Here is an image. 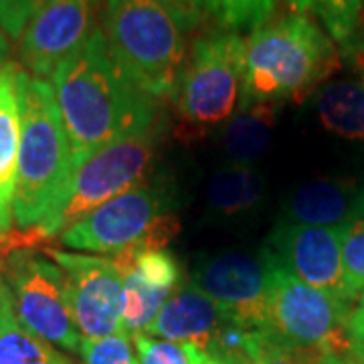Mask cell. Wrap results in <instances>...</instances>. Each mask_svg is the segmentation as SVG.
Masks as SVG:
<instances>
[{
    "mask_svg": "<svg viewBox=\"0 0 364 364\" xmlns=\"http://www.w3.org/2000/svg\"><path fill=\"white\" fill-rule=\"evenodd\" d=\"M49 79L75 168L100 148L160 119L158 100L119 67L100 26Z\"/></svg>",
    "mask_w": 364,
    "mask_h": 364,
    "instance_id": "cell-1",
    "label": "cell"
},
{
    "mask_svg": "<svg viewBox=\"0 0 364 364\" xmlns=\"http://www.w3.org/2000/svg\"><path fill=\"white\" fill-rule=\"evenodd\" d=\"M16 87L21 148L14 188V225L18 233L26 235L59 210L75 164L51 83L18 69Z\"/></svg>",
    "mask_w": 364,
    "mask_h": 364,
    "instance_id": "cell-2",
    "label": "cell"
},
{
    "mask_svg": "<svg viewBox=\"0 0 364 364\" xmlns=\"http://www.w3.org/2000/svg\"><path fill=\"white\" fill-rule=\"evenodd\" d=\"M338 65V49L318 21L289 14L245 39V73L239 109L301 97Z\"/></svg>",
    "mask_w": 364,
    "mask_h": 364,
    "instance_id": "cell-3",
    "label": "cell"
},
{
    "mask_svg": "<svg viewBox=\"0 0 364 364\" xmlns=\"http://www.w3.org/2000/svg\"><path fill=\"white\" fill-rule=\"evenodd\" d=\"M100 28L136 85L154 100L172 95L191 25L170 0H104Z\"/></svg>",
    "mask_w": 364,
    "mask_h": 364,
    "instance_id": "cell-4",
    "label": "cell"
},
{
    "mask_svg": "<svg viewBox=\"0 0 364 364\" xmlns=\"http://www.w3.org/2000/svg\"><path fill=\"white\" fill-rule=\"evenodd\" d=\"M172 203L174 191L166 182H144L73 223L59 241L75 253L114 257L164 249L181 231Z\"/></svg>",
    "mask_w": 364,
    "mask_h": 364,
    "instance_id": "cell-5",
    "label": "cell"
},
{
    "mask_svg": "<svg viewBox=\"0 0 364 364\" xmlns=\"http://www.w3.org/2000/svg\"><path fill=\"white\" fill-rule=\"evenodd\" d=\"M160 138L162 122L158 119L150 128L130 134L93 152L73 172L59 210L35 231L14 237V243L26 249L25 245L61 235L91 210L144 184V178L156 162Z\"/></svg>",
    "mask_w": 364,
    "mask_h": 364,
    "instance_id": "cell-6",
    "label": "cell"
},
{
    "mask_svg": "<svg viewBox=\"0 0 364 364\" xmlns=\"http://www.w3.org/2000/svg\"><path fill=\"white\" fill-rule=\"evenodd\" d=\"M245 39L215 31L193 43L172 91L174 107L188 132H200L233 117L241 102Z\"/></svg>",
    "mask_w": 364,
    "mask_h": 364,
    "instance_id": "cell-7",
    "label": "cell"
},
{
    "mask_svg": "<svg viewBox=\"0 0 364 364\" xmlns=\"http://www.w3.org/2000/svg\"><path fill=\"white\" fill-rule=\"evenodd\" d=\"M267 332L291 346L320 354H350L352 310L308 286L267 247Z\"/></svg>",
    "mask_w": 364,
    "mask_h": 364,
    "instance_id": "cell-8",
    "label": "cell"
},
{
    "mask_svg": "<svg viewBox=\"0 0 364 364\" xmlns=\"http://www.w3.org/2000/svg\"><path fill=\"white\" fill-rule=\"evenodd\" d=\"M14 316L28 332L53 346L79 354V334L67 291L63 269L53 259L28 249L11 251L0 273Z\"/></svg>",
    "mask_w": 364,
    "mask_h": 364,
    "instance_id": "cell-9",
    "label": "cell"
},
{
    "mask_svg": "<svg viewBox=\"0 0 364 364\" xmlns=\"http://www.w3.org/2000/svg\"><path fill=\"white\" fill-rule=\"evenodd\" d=\"M49 253L65 273L69 304L81 338H105L119 332L124 316V273L119 263L61 249Z\"/></svg>",
    "mask_w": 364,
    "mask_h": 364,
    "instance_id": "cell-10",
    "label": "cell"
},
{
    "mask_svg": "<svg viewBox=\"0 0 364 364\" xmlns=\"http://www.w3.org/2000/svg\"><path fill=\"white\" fill-rule=\"evenodd\" d=\"M104 0H47L18 41V61L33 77L47 79L97 31Z\"/></svg>",
    "mask_w": 364,
    "mask_h": 364,
    "instance_id": "cell-11",
    "label": "cell"
},
{
    "mask_svg": "<svg viewBox=\"0 0 364 364\" xmlns=\"http://www.w3.org/2000/svg\"><path fill=\"white\" fill-rule=\"evenodd\" d=\"M217 306L249 330H267V257L225 251L196 263L191 279Z\"/></svg>",
    "mask_w": 364,
    "mask_h": 364,
    "instance_id": "cell-12",
    "label": "cell"
},
{
    "mask_svg": "<svg viewBox=\"0 0 364 364\" xmlns=\"http://www.w3.org/2000/svg\"><path fill=\"white\" fill-rule=\"evenodd\" d=\"M342 241L344 227H308L282 221L269 235L267 249L304 284L354 310L342 263Z\"/></svg>",
    "mask_w": 364,
    "mask_h": 364,
    "instance_id": "cell-13",
    "label": "cell"
},
{
    "mask_svg": "<svg viewBox=\"0 0 364 364\" xmlns=\"http://www.w3.org/2000/svg\"><path fill=\"white\" fill-rule=\"evenodd\" d=\"M124 273L122 330L146 334L160 310L181 289V263L166 249H146L117 255Z\"/></svg>",
    "mask_w": 364,
    "mask_h": 364,
    "instance_id": "cell-14",
    "label": "cell"
},
{
    "mask_svg": "<svg viewBox=\"0 0 364 364\" xmlns=\"http://www.w3.org/2000/svg\"><path fill=\"white\" fill-rule=\"evenodd\" d=\"M233 322V318L221 306H217L205 291L188 282L164 304L146 334L193 344L208 354Z\"/></svg>",
    "mask_w": 364,
    "mask_h": 364,
    "instance_id": "cell-15",
    "label": "cell"
},
{
    "mask_svg": "<svg viewBox=\"0 0 364 364\" xmlns=\"http://www.w3.org/2000/svg\"><path fill=\"white\" fill-rule=\"evenodd\" d=\"M360 198L363 191L352 181H310L287 196L282 221L308 227H344L356 213Z\"/></svg>",
    "mask_w": 364,
    "mask_h": 364,
    "instance_id": "cell-16",
    "label": "cell"
},
{
    "mask_svg": "<svg viewBox=\"0 0 364 364\" xmlns=\"http://www.w3.org/2000/svg\"><path fill=\"white\" fill-rule=\"evenodd\" d=\"M18 67L9 63L0 69V239L13 233L14 188L21 148Z\"/></svg>",
    "mask_w": 364,
    "mask_h": 364,
    "instance_id": "cell-17",
    "label": "cell"
},
{
    "mask_svg": "<svg viewBox=\"0 0 364 364\" xmlns=\"http://www.w3.org/2000/svg\"><path fill=\"white\" fill-rule=\"evenodd\" d=\"M265 195V181L257 168L247 164H227L207 184V210L219 219L241 217L259 205Z\"/></svg>",
    "mask_w": 364,
    "mask_h": 364,
    "instance_id": "cell-18",
    "label": "cell"
},
{
    "mask_svg": "<svg viewBox=\"0 0 364 364\" xmlns=\"http://www.w3.org/2000/svg\"><path fill=\"white\" fill-rule=\"evenodd\" d=\"M316 114L326 130L364 144V79H338L318 87Z\"/></svg>",
    "mask_w": 364,
    "mask_h": 364,
    "instance_id": "cell-19",
    "label": "cell"
},
{
    "mask_svg": "<svg viewBox=\"0 0 364 364\" xmlns=\"http://www.w3.org/2000/svg\"><path fill=\"white\" fill-rule=\"evenodd\" d=\"M275 105L259 104L239 109L223 134V148L235 164L251 166L267 154L275 130Z\"/></svg>",
    "mask_w": 364,
    "mask_h": 364,
    "instance_id": "cell-20",
    "label": "cell"
},
{
    "mask_svg": "<svg viewBox=\"0 0 364 364\" xmlns=\"http://www.w3.org/2000/svg\"><path fill=\"white\" fill-rule=\"evenodd\" d=\"M0 364H73L63 352L45 342L14 316L6 286L0 277Z\"/></svg>",
    "mask_w": 364,
    "mask_h": 364,
    "instance_id": "cell-21",
    "label": "cell"
},
{
    "mask_svg": "<svg viewBox=\"0 0 364 364\" xmlns=\"http://www.w3.org/2000/svg\"><path fill=\"white\" fill-rule=\"evenodd\" d=\"M287 6L320 21L332 41L346 49L358 33L364 0H287Z\"/></svg>",
    "mask_w": 364,
    "mask_h": 364,
    "instance_id": "cell-22",
    "label": "cell"
},
{
    "mask_svg": "<svg viewBox=\"0 0 364 364\" xmlns=\"http://www.w3.org/2000/svg\"><path fill=\"white\" fill-rule=\"evenodd\" d=\"M279 0H208V16L225 31H255L267 25Z\"/></svg>",
    "mask_w": 364,
    "mask_h": 364,
    "instance_id": "cell-23",
    "label": "cell"
},
{
    "mask_svg": "<svg viewBox=\"0 0 364 364\" xmlns=\"http://www.w3.org/2000/svg\"><path fill=\"white\" fill-rule=\"evenodd\" d=\"M342 263L346 275V287L354 308L364 304V191L352 219L344 225Z\"/></svg>",
    "mask_w": 364,
    "mask_h": 364,
    "instance_id": "cell-24",
    "label": "cell"
},
{
    "mask_svg": "<svg viewBox=\"0 0 364 364\" xmlns=\"http://www.w3.org/2000/svg\"><path fill=\"white\" fill-rule=\"evenodd\" d=\"M140 364H217L207 352L193 344L156 338L150 334L132 336Z\"/></svg>",
    "mask_w": 364,
    "mask_h": 364,
    "instance_id": "cell-25",
    "label": "cell"
},
{
    "mask_svg": "<svg viewBox=\"0 0 364 364\" xmlns=\"http://www.w3.org/2000/svg\"><path fill=\"white\" fill-rule=\"evenodd\" d=\"M320 352L304 350L275 338L267 330L253 334V363L255 364H318Z\"/></svg>",
    "mask_w": 364,
    "mask_h": 364,
    "instance_id": "cell-26",
    "label": "cell"
},
{
    "mask_svg": "<svg viewBox=\"0 0 364 364\" xmlns=\"http://www.w3.org/2000/svg\"><path fill=\"white\" fill-rule=\"evenodd\" d=\"M79 354L83 364H138L132 352V336L124 330L105 338H83Z\"/></svg>",
    "mask_w": 364,
    "mask_h": 364,
    "instance_id": "cell-27",
    "label": "cell"
},
{
    "mask_svg": "<svg viewBox=\"0 0 364 364\" xmlns=\"http://www.w3.org/2000/svg\"><path fill=\"white\" fill-rule=\"evenodd\" d=\"M47 0H0V28L11 41H21L28 23Z\"/></svg>",
    "mask_w": 364,
    "mask_h": 364,
    "instance_id": "cell-28",
    "label": "cell"
},
{
    "mask_svg": "<svg viewBox=\"0 0 364 364\" xmlns=\"http://www.w3.org/2000/svg\"><path fill=\"white\" fill-rule=\"evenodd\" d=\"M181 14L186 18V23L191 25V28L203 21L205 16H208V0H170Z\"/></svg>",
    "mask_w": 364,
    "mask_h": 364,
    "instance_id": "cell-29",
    "label": "cell"
},
{
    "mask_svg": "<svg viewBox=\"0 0 364 364\" xmlns=\"http://www.w3.org/2000/svg\"><path fill=\"white\" fill-rule=\"evenodd\" d=\"M348 336L354 344H364V304L352 310L348 318Z\"/></svg>",
    "mask_w": 364,
    "mask_h": 364,
    "instance_id": "cell-30",
    "label": "cell"
},
{
    "mask_svg": "<svg viewBox=\"0 0 364 364\" xmlns=\"http://www.w3.org/2000/svg\"><path fill=\"white\" fill-rule=\"evenodd\" d=\"M344 51L350 55L354 65L358 67V71H360V75H363L364 79V33L363 35H358V37H354L350 45H348Z\"/></svg>",
    "mask_w": 364,
    "mask_h": 364,
    "instance_id": "cell-31",
    "label": "cell"
},
{
    "mask_svg": "<svg viewBox=\"0 0 364 364\" xmlns=\"http://www.w3.org/2000/svg\"><path fill=\"white\" fill-rule=\"evenodd\" d=\"M318 364H358L350 354H320Z\"/></svg>",
    "mask_w": 364,
    "mask_h": 364,
    "instance_id": "cell-32",
    "label": "cell"
},
{
    "mask_svg": "<svg viewBox=\"0 0 364 364\" xmlns=\"http://www.w3.org/2000/svg\"><path fill=\"white\" fill-rule=\"evenodd\" d=\"M9 57H11V39L0 28V69L9 65Z\"/></svg>",
    "mask_w": 364,
    "mask_h": 364,
    "instance_id": "cell-33",
    "label": "cell"
},
{
    "mask_svg": "<svg viewBox=\"0 0 364 364\" xmlns=\"http://www.w3.org/2000/svg\"><path fill=\"white\" fill-rule=\"evenodd\" d=\"M352 356L356 358V363L358 364H364V344H354Z\"/></svg>",
    "mask_w": 364,
    "mask_h": 364,
    "instance_id": "cell-34",
    "label": "cell"
},
{
    "mask_svg": "<svg viewBox=\"0 0 364 364\" xmlns=\"http://www.w3.org/2000/svg\"><path fill=\"white\" fill-rule=\"evenodd\" d=\"M138 364H140V363H138Z\"/></svg>",
    "mask_w": 364,
    "mask_h": 364,
    "instance_id": "cell-35",
    "label": "cell"
}]
</instances>
